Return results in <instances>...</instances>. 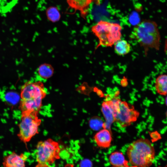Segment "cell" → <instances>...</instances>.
<instances>
[{
  "label": "cell",
  "instance_id": "cell-1",
  "mask_svg": "<svg viewBox=\"0 0 167 167\" xmlns=\"http://www.w3.org/2000/svg\"><path fill=\"white\" fill-rule=\"evenodd\" d=\"M47 93V89L41 81L26 82L21 90L19 107L22 113H38L42 106V100Z\"/></svg>",
  "mask_w": 167,
  "mask_h": 167
},
{
  "label": "cell",
  "instance_id": "cell-2",
  "mask_svg": "<svg viewBox=\"0 0 167 167\" xmlns=\"http://www.w3.org/2000/svg\"><path fill=\"white\" fill-rule=\"evenodd\" d=\"M126 155L132 166L136 167H149L155 159L154 148L147 139L140 138L128 146Z\"/></svg>",
  "mask_w": 167,
  "mask_h": 167
},
{
  "label": "cell",
  "instance_id": "cell-3",
  "mask_svg": "<svg viewBox=\"0 0 167 167\" xmlns=\"http://www.w3.org/2000/svg\"><path fill=\"white\" fill-rule=\"evenodd\" d=\"M131 37L143 48L145 54L150 49H159L161 35L157 24L153 21L145 20L135 26Z\"/></svg>",
  "mask_w": 167,
  "mask_h": 167
},
{
  "label": "cell",
  "instance_id": "cell-4",
  "mask_svg": "<svg viewBox=\"0 0 167 167\" xmlns=\"http://www.w3.org/2000/svg\"><path fill=\"white\" fill-rule=\"evenodd\" d=\"M117 92L114 97L109 100L113 109L115 122L121 127H125L135 122L139 113L133 105L117 97Z\"/></svg>",
  "mask_w": 167,
  "mask_h": 167
},
{
  "label": "cell",
  "instance_id": "cell-5",
  "mask_svg": "<svg viewBox=\"0 0 167 167\" xmlns=\"http://www.w3.org/2000/svg\"><path fill=\"white\" fill-rule=\"evenodd\" d=\"M122 27L118 23L101 20L92 27L91 30L98 38L99 45L111 47L121 39Z\"/></svg>",
  "mask_w": 167,
  "mask_h": 167
},
{
  "label": "cell",
  "instance_id": "cell-6",
  "mask_svg": "<svg viewBox=\"0 0 167 167\" xmlns=\"http://www.w3.org/2000/svg\"><path fill=\"white\" fill-rule=\"evenodd\" d=\"M38 113L36 112L22 113L18 136L25 143L29 142L33 137L38 133V128L41 120L38 117Z\"/></svg>",
  "mask_w": 167,
  "mask_h": 167
},
{
  "label": "cell",
  "instance_id": "cell-7",
  "mask_svg": "<svg viewBox=\"0 0 167 167\" xmlns=\"http://www.w3.org/2000/svg\"><path fill=\"white\" fill-rule=\"evenodd\" d=\"M60 148L58 143L49 139L39 142L36 146V159L39 163L50 165L60 158Z\"/></svg>",
  "mask_w": 167,
  "mask_h": 167
},
{
  "label": "cell",
  "instance_id": "cell-8",
  "mask_svg": "<svg viewBox=\"0 0 167 167\" xmlns=\"http://www.w3.org/2000/svg\"><path fill=\"white\" fill-rule=\"evenodd\" d=\"M27 158L23 154L18 155L13 152L4 158L3 165L4 167H25Z\"/></svg>",
  "mask_w": 167,
  "mask_h": 167
},
{
  "label": "cell",
  "instance_id": "cell-9",
  "mask_svg": "<svg viewBox=\"0 0 167 167\" xmlns=\"http://www.w3.org/2000/svg\"><path fill=\"white\" fill-rule=\"evenodd\" d=\"M94 139L99 147L108 148L110 146L112 140L111 131L105 128L101 129L95 135Z\"/></svg>",
  "mask_w": 167,
  "mask_h": 167
},
{
  "label": "cell",
  "instance_id": "cell-10",
  "mask_svg": "<svg viewBox=\"0 0 167 167\" xmlns=\"http://www.w3.org/2000/svg\"><path fill=\"white\" fill-rule=\"evenodd\" d=\"M101 111L105 119L103 128L111 130L112 124L115 122L113 111L108 99L104 101L101 105Z\"/></svg>",
  "mask_w": 167,
  "mask_h": 167
},
{
  "label": "cell",
  "instance_id": "cell-11",
  "mask_svg": "<svg viewBox=\"0 0 167 167\" xmlns=\"http://www.w3.org/2000/svg\"><path fill=\"white\" fill-rule=\"evenodd\" d=\"M92 0H67L69 6L75 10L79 11L82 16L85 17Z\"/></svg>",
  "mask_w": 167,
  "mask_h": 167
},
{
  "label": "cell",
  "instance_id": "cell-12",
  "mask_svg": "<svg viewBox=\"0 0 167 167\" xmlns=\"http://www.w3.org/2000/svg\"><path fill=\"white\" fill-rule=\"evenodd\" d=\"M54 69L53 66L48 63H43L38 67L37 70V75L40 79H47L54 75Z\"/></svg>",
  "mask_w": 167,
  "mask_h": 167
},
{
  "label": "cell",
  "instance_id": "cell-13",
  "mask_svg": "<svg viewBox=\"0 0 167 167\" xmlns=\"http://www.w3.org/2000/svg\"><path fill=\"white\" fill-rule=\"evenodd\" d=\"M155 86L158 94L167 96V75L161 74L158 75L155 80Z\"/></svg>",
  "mask_w": 167,
  "mask_h": 167
},
{
  "label": "cell",
  "instance_id": "cell-14",
  "mask_svg": "<svg viewBox=\"0 0 167 167\" xmlns=\"http://www.w3.org/2000/svg\"><path fill=\"white\" fill-rule=\"evenodd\" d=\"M114 44L115 52L119 55L122 56L126 54L131 50L130 44L126 40L120 39Z\"/></svg>",
  "mask_w": 167,
  "mask_h": 167
},
{
  "label": "cell",
  "instance_id": "cell-15",
  "mask_svg": "<svg viewBox=\"0 0 167 167\" xmlns=\"http://www.w3.org/2000/svg\"><path fill=\"white\" fill-rule=\"evenodd\" d=\"M109 161L113 166H120L124 164L127 161L122 152L120 151H114L110 155Z\"/></svg>",
  "mask_w": 167,
  "mask_h": 167
},
{
  "label": "cell",
  "instance_id": "cell-16",
  "mask_svg": "<svg viewBox=\"0 0 167 167\" xmlns=\"http://www.w3.org/2000/svg\"><path fill=\"white\" fill-rule=\"evenodd\" d=\"M46 14L47 19L50 22L55 23L58 22L61 18V14L58 8L51 6L47 8Z\"/></svg>",
  "mask_w": 167,
  "mask_h": 167
},
{
  "label": "cell",
  "instance_id": "cell-17",
  "mask_svg": "<svg viewBox=\"0 0 167 167\" xmlns=\"http://www.w3.org/2000/svg\"><path fill=\"white\" fill-rule=\"evenodd\" d=\"M3 95L6 101L12 105L16 104L20 99V97L19 95L14 91H7L4 93Z\"/></svg>",
  "mask_w": 167,
  "mask_h": 167
},
{
  "label": "cell",
  "instance_id": "cell-18",
  "mask_svg": "<svg viewBox=\"0 0 167 167\" xmlns=\"http://www.w3.org/2000/svg\"><path fill=\"white\" fill-rule=\"evenodd\" d=\"M104 122L102 119L98 116L92 118L89 121V124L91 129L95 131H98L103 128Z\"/></svg>",
  "mask_w": 167,
  "mask_h": 167
},
{
  "label": "cell",
  "instance_id": "cell-19",
  "mask_svg": "<svg viewBox=\"0 0 167 167\" xmlns=\"http://www.w3.org/2000/svg\"><path fill=\"white\" fill-rule=\"evenodd\" d=\"M130 24L135 26L140 23V19L138 14L135 12H133L129 17Z\"/></svg>",
  "mask_w": 167,
  "mask_h": 167
},
{
  "label": "cell",
  "instance_id": "cell-20",
  "mask_svg": "<svg viewBox=\"0 0 167 167\" xmlns=\"http://www.w3.org/2000/svg\"><path fill=\"white\" fill-rule=\"evenodd\" d=\"M35 167H50L49 165L46 164L39 163Z\"/></svg>",
  "mask_w": 167,
  "mask_h": 167
},
{
  "label": "cell",
  "instance_id": "cell-21",
  "mask_svg": "<svg viewBox=\"0 0 167 167\" xmlns=\"http://www.w3.org/2000/svg\"><path fill=\"white\" fill-rule=\"evenodd\" d=\"M128 161H127L123 165L118 166H112L111 167H136L133 166H130L128 164Z\"/></svg>",
  "mask_w": 167,
  "mask_h": 167
},
{
  "label": "cell",
  "instance_id": "cell-22",
  "mask_svg": "<svg viewBox=\"0 0 167 167\" xmlns=\"http://www.w3.org/2000/svg\"><path fill=\"white\" fill-rule=\"evenodd\" d=\"M65 167H75L74 165L71 164H67L66 165Z\"/></svg>",
  "mask_w": 167,
  "mask_h": 167
},
{
  "label": "cell",
  "instance_id": "cell-23",
  "mask_svg": "<svg viewBox=\"0 0 167 167\" xmlns=\"http://www.w3.org/2000/svg\"><path fill=\"white\" fill-rule=\"evenodd\" d=\"M165 102L166 105L167 106V96L165 98Z\"/></svg>",
  "mask_w": 167,
  "mask_h": 167
},
{
  "label": "cell",
  "instance_id": "cell-24",
  "mask_svg": "<svg viewBox=\"0 0 167 167\" xmlns=\"http://www.w3.org/2000/svg\"><path fill=\"white\" fill-rule=\"evenodd\" d=\"M166 115L167 117V111L166 112Z\"/></svg>",
  "mask_w": 167,
  "mask_h": 167
}]
</instances>
